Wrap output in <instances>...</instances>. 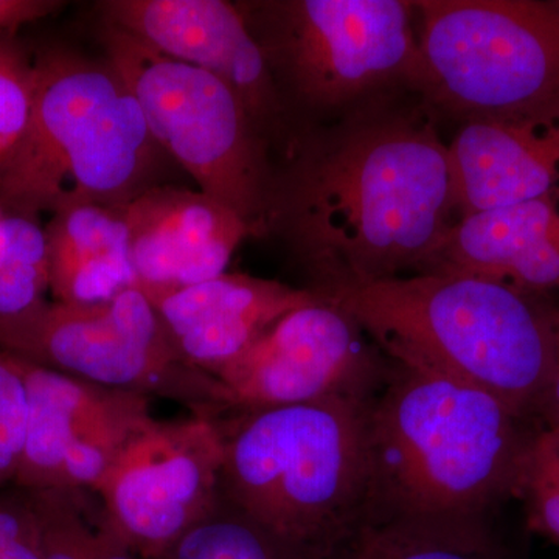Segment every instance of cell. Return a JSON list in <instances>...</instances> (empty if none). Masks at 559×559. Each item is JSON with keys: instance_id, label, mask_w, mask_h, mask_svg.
Here are the masks:
<instances>
[{"instance_id": "6da1fadb", "label": "cell", "mask_w": 559, "mask_h": 559, "mask_svg": "<svg viewBox=\"0 0 559 559\" xmlns=\"http://www.w3.org/2000/svg\"><path fill=\"white\" fill-rule=\"evenodd\" d=\"M439 117L415 94L297 135L277 170L280 231L318 294L423 274L460 219Z\"/></svg>"}, {"instance_id": "7a4b0ae2", "label": "cell", "mask_w": 559, "mask_h": 559, "mask_svg": "<svg viewBox=\"0 0 559 559\" xmlns=\"http://www.w3.org/2000/svg\"><path fill=\"white\" fill-rule=\"evenodd\" d=\"M385 358L367 399L369 522L487 524L492 507L516 496L527 417L417 360Z\"/></svg>"}, {"instance_id": "3957f363", "label": "cell", "mask_w": 559, "mask_h": 559, "mask_svg": "<svg viewBox=\"0 0 559 559\" xmlns=\"http://www.w3.org/2000/svg\"><path fill=\"white\" fill-rule=\"evenodd\" d=\"M370 393L223 417L221 499L293 557H333L370 518Z\"/></svg>"}, {"instance_id": "277c9868", "label": "cell", "mask_w": 559, "mask_h": 559, "mask_svg": "<svg viewBox=\"0 0 559 559\" xmlns=\"http://www.w3.org/2000/svg\"><path fill=\"white\" fill-rule=\"evenodd\" d=\"M319 296L347 311L384 355L476 385L522 417L535 414L559 344V310L544 296L462 274L406 275Z\"/></svg>"}, {"instance_id": "5b68a950", "label": "cell", "mask_w": 559, "mask_h": 559, "mask_svg": "<svg viewBox=\"0 0 559 559\" xmlns=\"http://www.w3.org/2000/svg\"><path fill=\"white\" fill-rule=\"evenodd\" d=\"M162 151L108 61L50 49L35 61L27 130L0 171V209L35 219L84 205H127L159 186Z\"/></svg>"}, {"instance_id": "8992f818", "label": "cell", "mask_w": 559, "mask_h": 559, "mask_svg": "<svg viewBox=\"0 0 559 559\" xmlns=\"http://www.w3.org/2000/svg\"><path fill=\"white\" fill-rule=\"evenodd\" d=\"M238 7L301 131L381 98L418 95L414 2L270 0Z\"/></svg>"}, {"instance_id": "52a82bcc", "label": "cell", "mask_w": 559, "mask_h": 559, "mask_svg": "<svg viewBox=\"0 0 559 559\" xmlns=\"http://www.w3.org/2000/svg\"><path fill=\"white\" fill-rule=\"evenodd\" d=\"M418 95L436 114L547 119L559 114V2L418 0Z\"/></svg>"}, {"instance_id": "ba28073f", "label": "cell", "mask_w": 559, "mask_h": 559, "mask_svg": "<svg viewBox=\"0 0 559 559\" xmlns=\"http://www.w3.org/2000/svg\"><path fill=\"white\" fill-rule=\"evenodd\" d=\"M100 39L105 60L130 87L162 151L252 235L271 231L277 183L272 148L229 84L108 22L102 21Z\"/></svg>"}, {"instance_id": "9c48e42d", "label": "cell", "mask_w": 559, "mask_h": 559, "mask_svg": "<svg viewBox=\"0 0 559 559\" xmlns=\"http://www.w3.org/2000/svg\"><path fill=\"white\" fill-rule=\"evenodd\" d=\"M0 349L102 388L176 401L202 417L229 415L218 381L180 355L139 288L97 304L40 301L0 319Z\"/></svg>"}, {"instance_id": "30bf717a", "label": "cell", "mask_w": 559, "mask_h": 559, "mask_svg": "<svg viewBox=\"0 0 559 559\" xmlns=\"http://www.w3.org/2000/svg\"><path fill=\"white\" fill-rule=\"evenodd\" d=\"M223 417L153 418L92 487L143 559H156L219 500Z\"/></svg>"}, {"instance_id": "8fae6325", "label": "cell", "mask_w": 559, "mask_h": 559, "mask_svg": "<svg viewBox=\"0 0 559 559\" xmlns=\"http://www.w3.org/2000/svg\"><path fill=\"white\" fill-rule=\"evenodd\" d=\"M385 366L384 353L359 323L319 296L283 316L213 378L234 414L366 395L380 384Z\"/></svg>"}, {"instance_id": "7c38bea8", "label": "cell", "mask_w": 559, "mask_h": 559, "mask_svg": "<svg viewBox=\"0 0 559 559\" xmlns=\"http://www.w3.org/2000/svg\"><path fill=\"white\" fill-rule=\"evenodd\" d=\"M13 358L28 393L27 436L13 481L16 488L94 487L128 441L154 418L150 396L102 388Z\"/></svg>"}, {"instance_id": "4fadbf2b", "label": "cell", "mask_w": 559, "mask_h": 559, "mask_svg": "<svg viewBox=\"0 0 559 559\" xmlns=\"http://www.w3.org/2000/svg\"><path fill=\"white\" fill-rule=\"evenodd\" d=\"M98 10L103 22L229 84L271 148L286 154L300 134L240 7L226 0H106Z\"/></svg>"}, {"instance_id": "5bb4252c", "label": "cell", "mask_w": 559, "mask_h": 559, "mask_svg": "<svg viewBox=\"0 0 559 559\" xmlns=\"http://www.w3.org/2000/svg\"><path fill=\"white\" fill-rule=\"evenodd\" d=\"M139 289H176L218 277L248 224L202 191L151 187L124 205Z\"/></svg>"}, {"instance_id": "9a60e30c", "label": "cell", "mask_w": 559, "mask_h": 559, "mask_svg": "<svg viewBox=\"0 0 559 559\" xmlns=\"http://www.w3.org/2000/svg\"><path fill=\"white\" fill-rule=\"evenodd\" d=\"M191 366L215 374L260 340L277 320L319 299L310 288L224 274L176 289H140Z\"/></svg>"}, {"instance_id": "2e32d148", "label": "cell", "mask_w": 559, "mask_h": 559, "mask_svg": "<svg viewBox=\"0 0 559 559\" xmlns=\"http://www.w3.org/2000/svg\"><path fill=\"white\" fill-rule=\"evenodd\" d=\"M423 274L473 275L538 296L559 289V187L463 216Z\"/></svg>"}, {"instance_id": "e0dca14e", "label": "cell", "mask_w": 559, "mask_h": 559, "mask_svg": "<svg viewBox=\"0 0 559 559\" xmlns=\"http://www.w3.org/2000/svg\"><path fill=\"white\" fill-rule=\"evenodd\" d=\"M448 159L460 218L535 200L559 187V114L463 121Z\"/></svg>"}, {"instance_id": "ac0fdd59", "label": "cell", "mask_w": 559, "mask_h": 559, "mask_svg": "<svg viewBox=\"0 0 559 559\" xmlns=\"http://www.w3.org/2000/svg\"><path fill=\"white\" fill-rule=\"evenodd\" d=\"M44 231L55 301L97 304L138 288L124 205L62 210Z\"/></svg>"}, {"instance_id": "d6986e66", "label": "cell", "mask_w": 559, "mask_h": 559, "mask_svg": "<svg viewBox=\"0 0 559 559\" xmlns=\"http://www.w3.org/2000/svg\"><path fill=\"white\" fill-rule=\"evenodd\" d=\"M27 492L39 521L43 559H143L121 536L94 489Z\"/></svg>"}, {"instance_id": "ffe728a7", "label": "cell", "mask_w": 559, "mask_h": 559, "mask_svg": "<svg viewBox=\"0 0 559 559\" xmlns=\"http://www.w3.org/2000/svg\"><path fill=\"white\" fill-rule=\"evenodd\" d=\"M329 559H507L487 524L367 522Z\"/></svg>"}, {"instance_id": "44dd1931", "label": "cell", "mask_w": 559, "mask_h": 559, "mask_svg": "<svg viewBox=\"0 0 559 559\" xmlns=\"http://www.w3.org/2000/svg\"><path fill=\"white\" fill-rule=\"evenodd\" d=\"M49 289L46 231L27 216L0 218V319L24 314Z\"/></svg>"}, {"instance_id": "7402d4cb", "label": "cell", "mask_w": 559, "mask_h": 559, "mask_svg": "<svg viewBox=\"0 0 559 559\" xmlns=\"http://www.w3.org/2000/svg\"><path fill=\"white\" fill-rule=\"evenodd\" d=\"M156 559L297 558L219 496L215 509Z\"/></svg>"}, {"instance_id": "603a6c76", "label": "cell", "mask_w": 559, "mask_h": 559, "mask_svg": "<svg viewBox=\"0 0 559 559\" xmlns=\"http://www.w3.org/2000/svg\"><path fill=\"white\" fill-rule=\"evenodd\" d=\"M516 496L524 499L530 528L559 546V432L533 430Z\"/></svg>"}, {"instance_id": "cb8c5ba5", "label": "cell", "mask_w": 559, "mask_h": 559, "mask_svg": "<svg viewBox=\"0 0 559 559\" xmlns=\"http://www.w3.org/2000/svg\"><path fill=\"white\" fill-rule=\"evenodd\" d=\"M35 90V62L20 44L0 38V171L27 130Z\"/></svg>"}, {"instance_id": "d4e9b609", "label": "cell", "mask_w": 559, "mask_h": 559, "mask_svg": "<svg viewBox=\"0 0 559 559\" xmlns=\"http://www.w3.org/2000/svg\"><path fill=\"white\" fill-rule=\"evenodd\" d=\"M28 393L16 360L0 349V488L13 484L27 436Z\"/></svg>"}, {"instance_id": "484cf974", "label": "cell", "mask_w": 559, "mask_h": 559, "mask_svg": "<svg viewBox=\"0 0 559 559\" xmlns=\"http://www.w3.org/2000/svg\"><path fill=\"white\" fill-rule=\"evenodd\" d=\"M0 559H43L38 516L24 489L0 488Z\"/></svg>"}, {"instance_id": "4316f807", "label": "cell", "mask_w": 559, "mask_h": 559, "mask_svg": "<svg viewBox=\"0 0 559 559\" xmlns=\"http://www.w3.org/2000/svg\"><path fill=\"white\" fill-rule=\"evenodd\" d=\"M60 7L51 0H0V32L49 16Z\"/></svg>"}, {"instance_id": "83f0119b", "label": "cell", "mask_w": 559, "mask_h": 559, "mask_svg": "<svg viewBox=\"0 0 559 559\" xmlns=\"http://www.w3.org/2000/svg\"><path fill=\"white\" fill-rule=\"evenodd\" d=\"M533 415L540 418L543 428L559 432V344L554 369L550 371L549 380H547L546 388L540 393Z\"/></svg>"}, {"instance_id": "f1b7e54d", "label": "cell", "mask_w": 559, "mask_h": 559, "mask_svg": "<svg viewBox=\"0 0 559 559\" xmlns=\"http://www.w3.org/2000/svg\"><path fill=\"white\" fill-rule=\"evenodd\" d=\"M0 218H2V215H0Z\"/></svg>"}]
</instances>
